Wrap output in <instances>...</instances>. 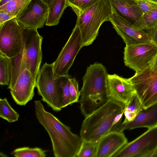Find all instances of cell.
I'll return each instance as SVG.
<instances>
[{
	"instance_id": "1",
	"label": "cell",
	"mask_w": 157,
	"mask_h": 157,
	"mask_svg": "<svg viewBox=\"0 0 157 157\" xmlns=\"http://www.w3.org/2000/svg\"><path fill=\"white\" fill-rule=\"evenodd\" d=\"M35 115L50 138L55 157H76L83 141L66 125L46 111L40 100L34 101Z\"/></svg>"
},
{
	"instance_id": "2",
	"label": "cell",
	"mask_w": 157,
	"mask_h": 157,
	"mask_svg": "<svg viewBox=\"0 0 157 157\" xmlns=\"http://www.w3.org/2000/svg\"><path fill=\"white\" fill-rule=\"evenodd\" d=\"M108 74L101 63H95L86 68L80 91V109L85 117L106 104L108 94Z\"/></svg>"
},
{
	"instance_id": "3",
	"label": "cell",
	"mask_w": 157,
	"mask_h": 157,
	"mask_svg": "<svg viewBox=\"0 0 157 157\" xmlns=\"http://www.w3.org/2000/svg\"><path fill=\"white\" fill-rule=\"evenodd\" d=\"M126 106L120 102L109 100L102 106L85 117L80 132L83 140L98 143L121 123Z\"/></svg>"
},
{
	"instance_id": "4",
	"label": "cell",
	"mask_w": 157,
	"mask_h": 157,
	"mask_svg": "<svg viewBox=\"0 0 157 157\" xmlns=\"http://www.w3.org/2000/svg\"><path fill=\"white\" fill-rule=\"evenodd\" d=\"M112 12L108 0H99L77 16L75 27L80 33L82 45L91 44L97 36L100 26L109 21Z\"/></svg>"
},
{
	"instance_id": "5",
	"label": "cell",
	"mask_w": 157,
	"mask_h": 157,
	"mask_svg": "<svg viewBox=\"0 0 157 157\" xmlns=\"http://www.w3.org/2000/svg\"><path fill=\"white\" fill-rule=\"evenodd\" d=\"M10 59L12 71L8 88L10 89L12 98L17 104L25 105L34 95L36 81L26 66L24 48L18 56Z\"/></svg>"
},
{
	"instance_id": "6",
	"label": "cell",
	"mask_w": 157,
	"mask_h": 157,
	"mask_svg": "<svg viewBox=\"0 0 157 157\" xmlns=\"http://www.w3.org/2000/svg\"><path fill=\"white\" fill-rule=\"evenodd\" d=\"M58 80V78H55L54 77L52 63H45L40 68L36 85L42 101L56 112H59L62 109Z\"/></svg>"
},
{
	"instance_id": "7",
	"label": "cell",
	"mask_w": 157,
	"mask_h": 157,
	"mask_svg": "<svg viewBox=\"0 0 157 157\" xmlns=\"http://www.w3.org/2000/svg\"><path fill=\"white\" fill-rule=\"evenodd\" d=\"M157 54V45L152 41L126 45L124 52L125 65L136 72L148 67Z\"/></svg>"
},
{
	"instance_id": "8",
	"label": "cell",
	"mask_w": 157,
	"mask_h": 157,
	"mask_svg": "<svg viewBox=\"0 0 157 157\" xmlns=\"http://www.w3.org/2000/svg\"><path fill=\"white\" fill-rule=\"evenodd\" d=\"M23 29L16 17L0 25V52L10 58L18 56L24 46Z\"/></svg>"
},
{
	"instance_id": "9",
	"label": "cell",
	"mask_w": 157,
	"mask_h": 157,
	"mask_svg": "<svg viewBox=\"0 0 157 157\" xmlns=\"http://www.w3.org/2000/svg\"><path fill=\"white\" fill-rule=\"evenodd\" d=\"M128 143L113 157H151L157 149V125Z\"/></svg>"
},
{
	"instance_id": "10",
	"label": "cell",
	"mask_w": 157,
	"mask_h": 157,
	"mask_svg": "<svg viewBox=\"0 0 157 157\" xmlns=\"http://www.w3.org/2000/svg\"><path fill=\"white\" fill-rule=\"evenodd\" d=\"M144 109L157 103V74L149 66L130 78Z\"/></svg>"
},
{
	"instance_id": "11",
	"label": "cell",
	"mask_w": 157,
	"mask_h": 157,
	"mask_svg": "<svg viewBox=\"0 0 157 157\" xmlns=\"http://www.w3.org/2000/svg\"><path fill=\"white\" fill-rule=\"evenodd\" d=\"M23 37L25 65L36 81L42 61L43 38L36 29H23Z\"/></svg>"
},
{
	"instance_id": "12",
	"label": "cell",
	"mask_w": 157,
	"mask_h": 157,
	"mask_svg": "<svg viewBox=\"0 0 157 157\" xmlns=\"http://www.w3.org/2000/svg\"><path fill=\"white\" fill-rule=\"evenodd\" d=\"M83 47L79 32L75 28L57 59L52 63L55 78L69 75L68 72L76 56Z\"/></svg>"
},
{
	"instance_id": "13",
	"label": "cell",
	"mask_w": 157,
	"mask_h": 157,
	"mask_svg": "<svg viewBox=\"0 0 157 157\" xmlns=\"http://www.w3.org/2000/svg\"><path fill=\"white\" fill-rule=\"evenodd\" d=\"M49 11L48 5L43 0H31L16 18L23 28L37 29L43 28L46 24Z\"/></svg>"
},
{
	"instance_id": "14",
	"label": "cell",
	"mask_w": 157,
	"mask_h": 157,
	"mask_svg": "<svg viewBox=\"0 0 157 157\" xmlns=\"http://www.w3.org/2000/svg\"><path fill=\"white\" fill-rule=\"evenodd\" d=\"M109 21L126 45L151 41L148 32L137 29L116 13H112Z\"/></svg>"
},
{
	"instance_id": "15",
	"label": "cell",
	"mask_w": 157,
	"mask_h": 157,
	"mask_svg": "<svg viewBox=\"0 0 157 157\" xmlns=\"http://www.w3.org/2000/svg\"><path fill=\"white\" fill-rule=\"evenodd\" d=\"M108 0L112 13L117 14L137 29L146 30L144 14L139 6L137 0Z\"/></svg>"
},
{
	"instance_id": "16",
	"label": "cell",
	"mask_w": 157,
	"mask_h": 157,
	"mask_svg": "<svg viewBox=\"0 0 157 157\" xmlns=\"http://www.w3.org/2000/svg\"><path fill=\"white\" fill-rule=\"evenodd\" d=\"M107 87L109 99L120 102L126 107L136 94L130 78H124L115 74L108 75Z\"/></svg>"
},
{
	"instance_id": "17",
	"label": "cell",
	"mask_w": 157,
	"mask_h": 157,
	"mask_svg": "<svg viewBox=\"0 0 157 157\" xmlns=\"http://www.w3.org/2000/svg\"><path fill=\"white\" fill-rule=\"evenodd\" d=\"M128 143L123 132L112 130L103 136L98 142L95 157H113Z\"/></svg>"
},
{
	"instance_id": "18",
	"label": "cell",
	"mask_w": 157,
	"mask_h": 157,
	"mask_svg": "<svg viewBox=\"0 0 157 157\" xmlns=\"http://www.w3.org/2000/svg\"><path fill=\"white\" fill-rule=\"evenodd\" d=\"M157 125V103L145 109L137 115L134 119L129 122L120 123L115 130L123 132L140 128H148Z\"/></svg>"
},
{
	"instance_id": "19",
	"label": "cell",
	"mask_w": 157,
	"mask_h": 157,
	"mask_svg": "<svg viewBox=\"0 0 157 157\" xmlns=\"http://www.w3.org/2000/svg\"><path fill=\"white\" fill-rule=\"evenodd\" d=\"M67 7V0H54L52 6L49 10L45 25L51 26L58 25Z\"/></svg>"
},
{
	"instance_id": "20",
	"label": "cell",
	"mask_w": 157,
	"mask_h": 157,
	"mask_svg": "<svg viewBox=\"0 0 157 157\" xmlns=\"http://www.w3.org/2000/svg\"><path fill=\"white\" fill-rule=\"evenodd\" d=\"M12 65L11 59L0 52V84L9 85L11 80Z\"/></svg>"
},
{
	"instance_id": "21",
	"label": "cell",
	"mask_w": 157,
	"mask_h": 157,
	"mask_svg": "<svg viewBox=\"0 0 157 157\" xmlns=\"http://www.w3.org/2000/svg\"><path fill=\"white\" fill-rule=\"evenodd\" d=\"M144 109L140 101L136 94L126 107L124 113L125 119L122 123L125 124L132 121Z\"/></svg>"
},
{
	"instance_id": "22",
	"label": "cell",
	"mask_w": 157,
	"mask_h": 157,
	"mask_svg": "<svg viewBox=\"0 0 157 157\" xmlns=\"http://www.w3.org/2000/svg\"><path fill=\"white\" fill-rule=\"evenodd\" d=\"M31 0H11L0 7V11L19 16L28 5Z\"/></svg>"
},
{
	"instance_id": "23",
	"label": "cell",
	"mask_w": 157,
	"mask_h": 157,
	"mask_svg": "<svg viewBox=\"0 0 157 157\" xmlns=\"http://www.w3.org/2000/svg\"><path fill=\"white\" fill-rule=\"evenodd\" d=\"M19 115L10 106L7 99H0V117L10 123L17 121Z\"/></svg>"
},
{
	"instance_id": "24",
	"label": "cell",
	"mask_w": 157,
	"mask_h": 157,
	"mask_svg": "<svg viewBox=\"0 0 157 157\" xmlns=\"http://www.w3.org/2000/svg\"><path fill=\"white\" fill-rule=\"evenodd\" d=\"M46 152L39 147H23L16 149L12 154L16 157H45Z\"/></svg>"
},
{
	"instance_id": "25",
	"label": "cell",
	"mask_w": 157,
	"mask_h": 157,
	"mask_svg": "<svg viewBox=\"0 0 157 157\" xmlns=\"http://www.w3.org/2000/svg\"><path fill=\"white\" fill-rule=\"evenodd\" d=\"M70 78L69 75L58 78V82L62 96V108L70 105L69 90Z\"/></svg>"
},
{
	"instance_id": "26",
	"label": "cell",
	"mask_w": 157,
	"mask_h": 157,
	"mask_svg": "<svg viewBox=\"0 0 157 157\" xmlns=\"http://www.w3.org/2000/svg\"><path fill=\"white\" fill-rule=\"evenodd\" d=\"M99 0H67V6H70L77 16Z\"/></svg>"
},
{
	"instance_id": "27",
	"label": "cell",
	"mask_w": 157,
	"mask_h": 157,
	"mask_svg": "<svg viewBox=\"0 0 157 157\" xmlns=\"http://www.w3.org/2000/svg\"><path fill=\"white\" fill-rule=\"evenodd\" d=\"M98 143L83 140L77 157H95Z\"/></svg>"
},
{
	"instance_id": "28",
	"label": "cell",
	"mask_w": 157,
	"mask_h": 157,
	"mask_svg": "<svg viewBox=\"0 0 157 157\" xmlns=\"http://www.w3.org/2000/svg\"><path fill=\"white\" fill-rule=\"evenodd\" d=\"M143 19L146 30H148L157 25V8L144 14Z\"/></svg>"
},
{
	"instance_id": "29",
	"label": "cell",
	"mask_w": 157,
	"mask_h": 157,
	"mask_svg": "<svg viewBox=\"0 0 157 157\" xmlns=\"http://www.w3.org/2000/svg\"><path fill=\"white\" fill-rule=\"evenodd\" d=\"M69 90L70 105L78 102L80 91L79 90L78 82L75 78H70Z\"/></svg>"
},
{
	"instance_id": "30",
	"label": "cell",
	"mask_w": 157,
	"mask_h": 157,
	"mask_svg": "<svg viewBox=\"0 0 157 157\" xmlns=\"http://www.w3.org/2000/svg\"><path fill=\"white\" fill-rule=\"evenodd\" d=\"M139 6L144 14L157 8V3L144 0H137Z\"/></svg>"
},
{
	"instance_id": "31",
	"label": "cell",
	"mask_w": 157,
	"mask_h": 157,
	"mask_svg": "<svg viewBox=\"0 0 157 157\" xmlns=\"http://www.w3.org/2000/svg\"><path fill=\"white\" fill-rule=\"evenodd\" d=\"M14 17H16L13 14L0 11V25Z\"/></svg>"
},
{
	"instance_id": "32",
	"label": "cell",
	"mask_w": 157,
	"mask_h": 157,
	"mask_svg": "<svg viewBox=\"0 0 157 157\" xmlns=\"http://www.w3.org/2000/svg\"><path fill=\"white\" fill-rule=\"evenodd\" d=\"M148 31L151 41L157 45V25Z\"/></svg>"
},
{
	"instance_id": "33",
	"label": "cell",
	"mask_w": 157,
	"mask_h": 157,
	"mask_svg": "<svg viewBox=\"0 0 157 157\" xmlns=\"http://www.w3.org/2000/svg\"><path fill=\"white\" fill-rule=\"evenodd\" d=\"M149 67L153 73L157 74V54L152 60Z\"/></svg>"
},
{
	"instance_id": "34",
	"label": "cell",
	"mask_w": 157,
	"mask_h": 157,
	"mask_svg": "<svg viewBox=\"0 0 157 157\" xmlns=\"http://www.w3.org/2000/svg\"><path fill=\"white\" fill-rule=\"evenodd\" d=\"M48 5L49 9L52 6L54 0H43Z\"/></svg>"
},
{
	"instance_id": "35",
	"label": "cell",
	"mask_w": 157,
	"mask_h": 157,
	"mask_svg": "<svg viewBox=\"0 0 157 157\" xmlns=\"http://www.w3.org/2000/svg\"><path fill=\"white\" fill-rule=\"evenodd\" d=\"M11 0H1L0 1V7Z\"/></svg>"
},
{
	"instance_id": "36",
	"label": "cell",
	"mask_w": 157,
	"mask_h": 157,
	"mask_svg": "<svg viewBox=\"0 0 157 157\" xmlns=\"http://www.w3.org/2000/svg\"><path fill=\"white\" fill-rule=\"evenodd\" d=\"M151 157H157V149L153 153Z\"/></svg>"
},
{
	"instance_id": "37",
	"label": "cell",
	"mask_w": 157,
	"mask_h": 157,
	"mask_svg": "<svg viewBox=\"0 0 157 157\" xmlns=\"http://www.w3.org/2000/svg\"><path fill=\"white\" fill-rule=\"evenodd\" d=\"M144 0L150 1L151 2H154L157 3V0Z\"/></svg>"
},
{
	"instance_id": "38",
	"label": "cell",
	"mask_w": 157,
	"mask_h": 157,
	"mask_svg": "<svg viewBox=\"0 0 157 157\" xmlns=\"http://www.w3.org/2000/svg\"><path fill=\"white\" fill-rule=\"evenodd\" d=\"M1 0H0V1H1Z\"/></svg>"
}]
</instances>
